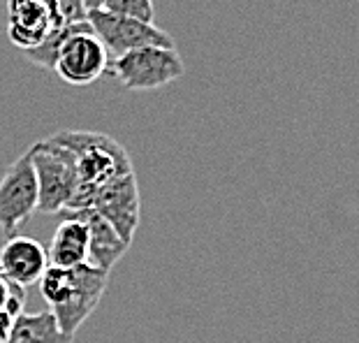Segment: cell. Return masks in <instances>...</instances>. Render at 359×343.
Masks as SVG:
<instances>
[{
  "label": "cell",
  "instance_id": "obj_1",
  "mask_svg": "<svg viewBox=\"0 0 359 343\" xmlns=\"http://www.w3.org/2000/svg\"><path fill=\"white\" fill-rule=\"evenodd\" d=\"M51 140L70 151L74 163H77L79 184L70 204H67V211L90 209L95 193L104 184L133 174V160H130L126 147L104 133L60 130L51 135Z\"/></svg>",
  "mask_w": 359,
  "mask_h": 343
},
{
  "label": "cell",
  "instance_id": "obj_10",
  "mask_svg": "<svg viewBox=\"0 0 359 343\" xmlns=\"http://www.w3.org/2000/svg\"><path fill=\"white\" fill-rule=\"evenodd\" d=\"M49 267L47 248L33 237H14L0 246V274L14 285L28 288L42 278Z\"/></svg>",
  "mask_w": 359,
  "mask_h": 343
},
{
  "label": "cell",
  "instance_id": "obj_3",
  "mask_svg": "<svg viewBox=\"0 0 359 343\" xmlns=\"http://www.w3.org/2000/svg\"><path fill=\"white\" fill-rule=\"evenodd\" d=\"M107 281H109V274L90 264L74 267V269H60L53 264L47 267L37 283H40L44 302L51 307L49 311L56 318L58 330L65 337L74 339L79 327L97 309L107 290Z\"/></svg>",
  "mask_w": 359,
  "mask_h": 343
},
{
  "label": "cell",
  "instance_id": "obj_7",
  "mask_svg": "<svg viewBox=\"0 0 359 343\" xmlns=\"http://www.w3.org/2000/svg\"><path fill=\"white\" fill-rule=\"evenodd\" d=\"M56 0H7V35L14 47L30 51L42 47L65 28Z\"/></svg>",
  "mask_w": 359,
  "mask_h": 343
},
{
  "label": "cell",
  "instance_id": "obj_17",
  "mask_svg": "<svg viewBox=\"0 0 359 343\" xmlns=\"http://www.w3.org/2000/svg\"><path fill=\"white\" fill-rule=\"evenodd\" d=\"M12 327H14V318L10 314H5V311H0V343L10 341Z\"/></svg>",
  "mask_w": 359,
  "mask_h": 343
},
{
  "label": "cell",
  "instance_id": "obj_4",
  "mask_svg": "<svg viewBox=\"0 0 359 343\" xmlns=\"http://www.w3.org/2000/svg\"><path fill=\"white\" fill-rule=\"evenodd\" d=\"M28 156L37 177V211H65L79 184L74 156L53 142L51 137L35 142L28 149Z\"/></svg>",
  "mask_w": 359,
  "mask_h": 343
},
{
  "label": "cell",
  "instance_id": "obj_16",
  "mask_svg": "<svg viewBox=\"0 0 359 343\" xmlns=\"http://www.w3.org/2000/svg\"><path fill=\"white\" fill-rule=\"evenodd\" d=\"M60 14H63L65 24H77V21H86L88 12L83 10L81 0H56Z\"/></svg>",
  "mask_w": 359,
  "mask_h": 343
},
{
  "label": "cell",
  "instance_id": "obj_12",
  "mask_svg": "<svg viewBox=\"0 0 359 343\" xmlns=\"http://www.w3.org/2000/svg\"><path fill=\"white\" fill-rule=\"evenodd\" d=\"M49 264L60 269H74V267L88 264V232L79 218L60 211V223L56 225L51 243L47 248Z\"/></svg>",
  "mask_w": 359,
  "mask_h": 343
},
{
  "label": "cell",
  "instance_id": "obj_14",
  "mask_svg": "<svg viewBox=\"0 0 359 343\" xmlns=\"http://www.w3.org/2000/svg\"><path fill=\"white\" fill-rule=\"evenodd\" d=\"M102 10L109 14H116V17L144 21V24H154V17H156L154 0H107Z\"/></svg>",
  "mask_w": 359,
  "mask_h": 343
},
{
  "label": "cell",
  "instance_id": "obj_9",
  "mask_svg": "<svg viewBox=\"0 0 359 343\" xmlns=\"http://www.w3.org/2000/svg\"><path fill=\"white\" fill-rule=\"evenodd\" d=\"M90 209L100 213L107 223L116 230L118 237L130 246L142 218V197H140V186H137L135 172L104 184L95 193L93 207Z\"/></svg>",
  "mask_w": 359,
  "mask_h": 343
},
{
  "label": "cell",
  "instance_id": "obj_19",
  "mask_svg": "<svg viewBox=\"0 0 359 343\" xmlns=\"http://www.w3.org/2000/svg\"><path fill=\"white\" fill-rule=\"evenodd\" d=\"M81 3H83V10L90 14V12H100L107 0H81Z\"/></svg>",
  "mask_w": 359,
  "mask_h": 343
},
{
  "label": "cell",
  "instance_id": "obj_15",
  "mask_svg": "<svg viewBox=\"0 0 359 343\" xmlns=\"http://www.w3.org/2000/svg\"><path fill=\"white\" fill-rule=\"evenodd\" d=\"M24 307H26V288L10 283V292H7V302L3 311L17 320L19 316H24Z\"/></svg>",
  "mask_w": 359,
  "mask_h": 343
},
{
  "label": "cell",
  "instance_id": "obj_5",
  "mask_svg": "<svg viewBox=\"0 0 359 343\" xmlns=\"http://www.w3.org/2000/svg\"><path fill=\"white\" fill-rule=\"evenodd\" d=\"M107 74H114L130 90H154L186 74V65L177 49L144 47L109 60Z\"/></svg>",
  "mask_w": 359,
  "mask_h": 343
},
{
  "label": "cell",
  "instance_id": "obj_8",
  "mask_svg": "<svg viewBox=\"0 0 359 343\" xmlns=\"http://www.w3.org/2000/svg\"><path fill=\"white\" fill-rule=\"evenodd\" d=\"M37 211V177L28 151L7 167L0 179V230L12 234Z\"/></svg>",
  "mask_w": 359,
  "mask_h": 343
},
{
  "label": "cell",
  "instance_id": "obj_2",
  "mask_svg": "<svg viewBox=\"0 0 359 343\" xmlns=\"http://www.w3.org/2000/svg\"><path fill=\"white\" fill-rule=\"evenodd\" d=\"M26 56L37 67L53 70L70 86H88L107 74L109 65V53L97 40L88 19L60 28L42 47L26 51Z\"/></svg>",
  "mask_w": 359,
  "mask_h": 343
},
{
  "label": "cell",
  "instance_id": "obj_11",
  "mask_svg": "<svg viewBox=\"0 0 359 343\" xmlns=\"http://www.w3.org/2000/svg\"><path fill=\"white\" fill-rule=\"evenodd\" d=\"M67 211V209H65ZM70 216L79 218L86 225L88 232V264L100 271H111L121 257L128 253V243L116 234V230L107 223V220L95 209H77L67 211Z\"/></svg>",
  "mask_w": 359,
  "mask_h": 343
},
{
  "label": "cell",
  "instance_id": "obj_13",
  "mask_svg": "<svg viewBox=\"0 0 359 343\" xmlns=\"http://www.w3.org/2000/svg\"><path fill=\"white\" fill-rule=\"evenodd\" d=\"M72 337H65L58 330L51 311L42 314H24L14 320L10 341L7 343H72Z\"/></svg>",
  "mask_w": 359,
  "mask_h": 343
},
{
  "label": "cell",
  "instance_id": "obj_6",
  "mask_svg": "<svg viewBox=\"0 0 359 343\" xmlns=\"http://www.w3.org/2000/svg\"><path fill=\"white\" fill-rule=\"evenodd\" d=\"M88 24L93 26V33L97 40L104 44L109 60L121 58L126 53L144 47H165V49H177L174 47V37L167 35L163 28L156 24H144V21H135L128 17H116L109 12H90Z\"/></svg>",
  "mask_w": 359,
  "mask_h": 343
},
{
  "label": "cell",
  "instance_id": "obj_18",
  "mask_svg": "<svg viewBox=\"0 0 359 343\" xmlns=\"http://www.w3.org/2000/svg\"><path fill=\"white\" fill-rule=\"evenodd\" d=\"M7 292H10V281H7L3 274H0V311L5 309V302H7Z\"/></svg>",
  "mask_w": 359,
  "mask_h": 343
}]
</instances>
